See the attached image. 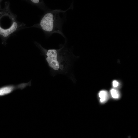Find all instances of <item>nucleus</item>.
Here are the masks:
<instances>
[{
  "mask_svg": "<svg viewBox=\"0 0 138 138\" xmlns=\"http://www.w3.org/2000/svg\"><path fill=\"white\" fill-rule=\"evenodd\" d=\"M24 87L21 86H16L13 85H9L0 88V96L9 94L16 89L22 88Z\"/></svg>",
  "mask_w": 138,
  "mask_h": 138,
  "instance_id": "nucleus-4",
  "label": "nucleus"
},
{
  "mask_svg": "<svg viewBox=\"0 0 138 138\" xmlns=\"http://www.w3.org/2000/svg\"><path fill=\"white\" fill-rule=\"evenodd\" d=\"M35 43L43 51L49 66L54 74L67 73L71 63L76 59V56L66 46L65 43L64 45L61 44L59 49L48 50L37 42Z\"/></svg>",
  "mask_w": 138,
  "mask_h": 138,
  "instance_id": "nucleus-1",
  "label": "nucleus"
},
{
  "mask_svg": "<svg viewBox=\"0 0 138 138\" xmlns=\"http://www.w3.org/2000/svg\"><path fill=\"white\" fill-rule=\"evenodd\" d=\"M99 96L100 98V101L102 103H105L108 100L109 98L108 94L105 90L100 91L99 93Z\"/></svg>",
  "mask_w": 138,
  "mask_h": 138,
  "instance_id": "nucleus-6",
  "label": "nucleus"
},
{
  "mask_svg": "<svg viewBox=\"0 0 138 138\" xmlns=\"http://www.w3.org/2000/svg\"><path fill=\"white\" fill-rule=\"evenodd\" d=\"M111 95L113 98L117 99L119 97V94L118 91L116 89H112L110 90Z\"/></svg>",
  "mask_w": 138,
  "mask_h": 138,
  "instance_id": "nucleus-7",
  "label": "nucleus"
},
{
  "mask_svg": "<svg viewBox=\"0 0 138 138\" xmlns=\"http://www.w3.org/2000/svg\"><path fill=\"white\" fill-rule=\"evenodd\" d=\"M118 83L116 80H114L113 82V86L114 87H116L118 85Z\"/></svg>",
  "mask_w": 138,
  "mask_h": 138,
  "instance_id": "nucleus-8",
  "label": "nucleus"
},
{
  "mask_svg": "<svg viewBox=\"0 0 138 138\" xmlns=\"http://www.w3.org/2000/svg\"><path fill=\"white\" fill-rule=\"evenodd\" d=\"M26 27L25 24L18 21L16 15L11 11L9 2H5L4 7L0 10V38L2 43L6 44L12 34Z\"/></svg>",
  "mask_w": 138,
  "mask_h": 138,
  "instance_id": "nucleus-3",
  "label": "nucleus"
},
{
  "mask_svg": "<svg viewBox=\"0 0 138 138\" xmlns=\"http://www.w3.org/2000/svg\"><path fill=\"white\" fill-rule=\"evenodd\" d=\"M28 1L32 4L38 7L41 9L44 10H48L47 9L44 2L42 0H31Z\"/></svg>",
  "mask_w": 138,
  "mask_h": 138,
  "instance_id": "nucleus-5",
  "label": "nucleus"
},
{
  "mask_svg": "<svg viewBox=\"0 0 138 138\" xmlns=\"http://www.w3.org/2000/svg\"><path fill=\"white\" fill-rule=\"evenodd\" d=\"M2 0H0V10H1V2L2 1Z\"/></svg>",
  "mask_w": 138,
  "mask_h": 138,
  "instance_id": "nucleus-9",
  "label": "nucleus"
},
{
  "mask_svg": "<svg viewBox=\"0 0 138 138\" xmlns=\"http://www.w3.org/2000/svg\"><path fill=\"white\" fill-rule=\"evenodd\" d=\"M71 6L66 11L60 9L48 10L43 16L39 23L29 27L40 29L48 36L54 33H58L65 38L66 42V38L63 33L62 27L66 18L65 13Z\"/></svg>",
  "mask_w": 138,
  "mask_h": 138,
  "instance_id": "nucleus-2",
  "label": "nucleus"
}]
</instances>
